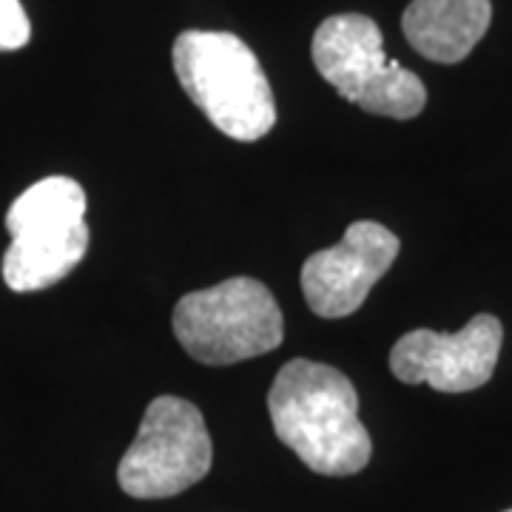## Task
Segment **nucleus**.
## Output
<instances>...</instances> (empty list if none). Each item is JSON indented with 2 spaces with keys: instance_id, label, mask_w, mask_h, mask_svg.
Instances as JSON below:
<instances>
[{
  "instance_id": "5",
  "label": "nucleus",
  "mask_w": 512,
  "mask_h": 512,
  "mask_svg": "<svg viewBox=\"0 0 512 512\" xmlns=\"http://www.w3.org/2000/svg\"><path fill=\"white\" fill-rule=\"evenodd\" d=\"M174 333L202 365H234L282 345L285 319L259 279L234 276L214 288L185 293L174 308Z\"/></svg>"
},
{
  "instance_id": "11",
  "label": "nucleus",
  "mask_w": 512,
  "mask_h": 512,
  "mask_svg": "<svg viewBox=\"0 0 512 512\" xmlns=\"http://www.w3.org/2000/svg\"><path fill=\"white\" fill-rule=\"evenodd\" d=\"M507 512H512V510H507Z\"/></svg>"
},
{
  "instance_id": "4",
  "label": "nucleus",
  "mask_w": 512,
  "mask_h": 512,
  "mask_svg": "<svg viewBox=\"0 0 512 512\" xmlns=\"http://www.w3.org/2000/svg\"><path fill=\"white\" fill-rule=\"evenodd\" d=\"M313 66L348 103L370 114L413 120L427 106L419 74L384 55L382 29L367 15H333L313 35Z\"/></svg>"
},
{
  "instance_id": "6",
  "label": "nucleus",
  "mask_w": 512,
  "mask_h": 512,
  "mask_svg": "<svg viewBox=\"0 0 512 512\" xmlns=\"http://www.w3.org/2000/svg\"><path fill=\"white\" fill-rule=\"evenodd\" d=\"M211 461L214 444L200 410L180 396H160L120 458L117 484L131 498H171L208 476Z\"/></svg>"
},
{
  "instance_id": "3",
  "label": "nucleus",
  "mask_w": 512,
  "mask_h": 512,
  "mask_svg": "<svg viewBox=\"0 0 512 512\" xmlns=\"http://www.w3.org/2000/svg\"><path fill=\"white\" fill-rule=\"evenodd\" d=\"M6 228L12 245L3 254V282L15 293L52 288L89 248L83 185L72 177L40 180L12 202Z\"/></svg>"
},
{
  "instance_id": "1",
  "label": "nucleus",
  "mask_w": 512,
  "mask_h": 512,
  "mask_svg": "<svg viewBox=\"0 0 512 512\" xmlns=\"http://www.w3.org/2000/svg\"><path fill=\"white\" fill-rule=\"evenodd\" d=\"M276 439L319 476L365 470L373 444L359 421V393L336 367L293 359L276 373L268 393Z\"/></svg>"
},
{
  "instance_id": "2",
  "label": "nucleus",
  "mask_w": 512,
  "mask_h": 512,
  "mask_svg": "<svg viewBox=\"0 0 512 512\" xmlns=\"http://www.w3.org/2000/svg\"><path fill=\"white\" fill-rule=\"evenodd\" d=\"M174 72L194 106L239 143L276 126V100L259 57L231 32L188 29L174 40Z\"/></svg>"
},
{
  "instance_id": "10",
  "label": "nucleus",
  "mask_w": 512,
  "mask_h": 512,
  "mask_svg": "<svg viewBox=\"0 0 512 512\" xmlns=\"http://www.w3.org/2000/svg\"><path fill=\"white\" fill-rule=\"evenodd\" d=\"M32 37V23L20 0H0V52H18Z\"/></svg>"
},
{
  "instance_id": "7",
  "label": "nucleus",
  "mask_w": 512,
  "mask_h": 512,
  "mask_svg": "<svg viewBox=\"0 0 512 512\" xmlns=\"http://www.w3.org/2000/svg\"><path fill=\"white\" fill-rule=\"evenodd\" d=\"M504 328L490 313L473 316L458 333L410 330L390 350V370L404 384H430L441 393H467L490 382Z\"/></svg>"
},
{
  "instance_id": "8",
  "label": "nucleus",
  "mask_w": 512,
  "mask_h": 512,
  "mask_svg": "<svg viewBox=\"0 0 512 512\" xmlns=\"http://www.w3.org/2000/svg\"><path fill=\"white\" fill-rule=\"evenodd\" d=\"M402 242L370 220L348 225L339 245L316 251L302 265L305 302L322 319H342L365 305L370 288L396 262Z\"/></svg>"
},
{
  "instance_id": "9",
  "label": "nucleus",
  "mask_w": 512,
  "mask_h": 512,
  "mask_svg": "<svg viewBox=\"0 0 512 512\" xmlns=\"http://www.w3.org/2000/svg\"><path fill=\"white\" fill-rule=\"evenodd\" d=\"M493 20L490 0H413L404 9L407 43L433 63H461L487 35Z\"/></svg>"
}]
</instances>
